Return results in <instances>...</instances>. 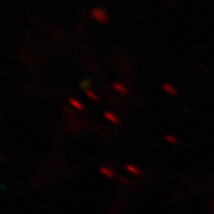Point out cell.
I'll list each match as a JSON object with an SVG mask.
<instances>
[{
	"label": "cell",
	"instance_id": "1",
	"mask_svg": "<svg viewBox=\"0 0 214 214\" xmlns=\"http://www.w3.org/2000/svg\"><path fill=\"white\" fill-rule=\"evenodd\" d=\"M93 17L98 20V21H100V23H106V19L105 18H107L108 19V16H107V13L105 12L104 10H101V8H94L93 10Z\"/></svg>",
	"mask_w": 214,
	"mask_h": 214
},
{
	"label": "cell",
	"instance_id": "2",
	"mask_svg": "<svg viewBox=\"0 0 214 214\" xmlns=\"http://www.w3.org/2000/svg\"><path fill=\"white\" fill-rule=\"evenodd\" d=\"M104 117H105L106 120H108L109 122L113 124V125H120V119L117 116H114L112 112H105Z\"/></svg>",
	"mask_w": 214,
	"mask_h": 214
},
{
	"label": "cell",
	"instance_id": "3",
	"mask_svg": "<svg viewBox=\"0 0 214 214\" xmlns=\"http://www.w3.org/2000/svg\"><path fill=\"white\" fill-rule=\"evenodd\" d=\"M162 88H163V91H164L167 94H169V95H171V96H176V95H177V91H176V89H175L170 83H163V85H162Z\"/></svg>",
	"mask_w": 214,
	"mask_h": 214
},
{
	"label": "cell",
	"instance_id": "4",
	"mask_svg": "<svg viewBox=\"0 0 214 214\" xmlns=\"http://www.w3.org/2000/svg\"><path fill=\"white\" fill-rule=\"evenodd\" d=\"M113 88L116 89V91H118L119 93H121V94H127L129 93V91H127L125 87H122L121 83H114L113 85Z\"/></svg>",
	"mask_w": 214,
	"mask_h": 214
},
{
	"label": "cell",
	"instance_id": "5",
	"mask_svg": "<svg viewBox=\"0 0 214 214\" xmlns=\"http://www.w3.org/2000/svg\"><path fill=\"white\" fill-rule=\"evenodd\" d=\"M69 103H70L72 106H74V107H75L76 109H78V111H82V109H83V105H82L81 103H78L76 99H69Z\"/></svg>",
	"mask_w": 214,
	"mask_h": 214
},
{
	"label": "cell",
	"instance_id": "6",
	"mask_svg": "<svg viewBox=\"0 0 214 214\" xmlns=\"http://www.w3.org/2000/svg\"><path fill=\"white\" fill-rule=\"evenodd\" d=\"M86 95L88 98H91L93 101H95V103H98V101H99V96L96 94H94L93 92H91V89H86Z\"/></svg>",
	"mask_w": 214,
	"mask_h": 214
},
{
	"label": "cell",
	"instance_id": "7",
	"mask_svg": "<svg viewBox=\"0 0 214 214\" xmlns=\"http://www.w3.org/2000/svg\"><path fill=\"white\" fill-rule=\"evenodd\" d=\"M100 171L103 173L104 175H106L107 177H109V178H113V177H114V173L112 171L111 169H109V170H107L106 168H101V170H100Z\"/></svg>",
	"mask_w": 214,
	"mask_h": 214
},
{
	"label": "cell",
	"instance_id": "8",
	"mask_svg": "<svg viewBox=\"0 0 214 214\" xmlns=\"http://www.w3.org/2000/svg\"><path fill=\"white\" fill-rule=\"evenodd\" d=\"M165 139H167L169 143H171V144H178V140H177L174 136H170V134H167V136H165Z\"/></svg>",
	"mask_w": 214,
	"mask_h": 214
},
{
	"label": "cell",
	"instance_id": "9",
	"mask_svg": "<svg viewBox=\"0 0 214 214\" xmlns=\"http://www.w3.org/2000/svg\"><path fill=\"white\" fill-rule=\"evenodd\" d=\"M126 169L129 171H131L132 174H134V175H139L140 174V171H139V169H136V168H133V165H126Z\"/></svg>",
	"mask_w": 214,
	"mask_h": 214
}]
</instances>
